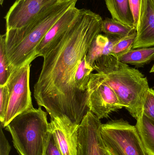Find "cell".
Instances as JSON below:
<instances>
[{
  "mask_svg": "<svg viewBox=\"0 0 154 155\" xmlns=\"http://www.w3.org/2000/svg\"><path fill=\"white\" fill-rule=\"evenodd\" d=\"M102 17L87 9L79 13L60 41L43 56L41 71L34 86V98L51 118L66 119L78 125L89 109L86 94L76 87L79 64L101 32Z\"/></svg>",
  "mask_w": 154,
  "mask_h": 155,
  "instance_id": "cell-1",
  "label": "cell"
},
{
  "mask_svg": "<svg viewBox=\"0 0 154 155\" xmlns=\"http://www.w3.org/2000/svg\"><path fill=\"white\" fill-rule=\"evenodd\" d=\"M78 0L58 1L43 8L30 24L5 32V48L12 72L34 56L36 49L50 29Z\"/></svg>",
  "mask_w": 154,
  "mask_h": 155,
  "instance_id": "cell-2",
  "label": "cell"
},
{
  "mask_svg": "<svg viewBox=\"0 0 154 155\" xmlns=\"http://www.w3.org/2000/svg\"><path fill=\"white\" fill-rule=\"evenodd\" d=\"M117 96L124 107L137 120L143 116L144 104L150 88L147 78L140 71L113 55H103L93 64Z\"/></svg>",
  "mask_w": 154,
  "mask_h": 155,
  "instance_id": "cell-3",
  "label": "cell"
},
{
  "mask_svg": "<svg viewBox=\"0 0 154 155\" xmlns=\"http://www.w3.org/2000/svg\"><path fill=\"white\" fill-rule=\"evenodd\" d=\"M20 155H43L49 137L47 113L42 107L17 115L5 127Z\"/></svg>",
  "mask_w": 154,
  "mask_h": 155,
  "instance_id": "cell-4",
  "label": "cell"
},
{
  "mask_svg": "<svg viewBox=\"0 0 154 155\" xmlns=\"http://www.w3.org/2000/svg\"><path fill=\"white\" fill-rule=\"evenodd\" d=\"M100 132L112 155H147L136 126L127 121L121 118L102 124Z\"/></svg>",
  "mask_w": 154,
  "mask_h": 155,
  "instance_id": "cell-5",
  "label": "cell"
},
{
  "mask_svg": "<svg viewBox=\"0 0 154 155\" xmlns=\"http://www.w3.org/2000/svg\"><path fill=\"white\" fill-rule=\"evenodd\" d=\"M34 56L12 73L7 84L10 100L4 120L1 123L3 128L18 115L33 108L30 90V77L31 63L37 58Z\"/></svg>",
  "mask_w": 154,
  "mask_h": 155,
  "instance_id": "cell-6",
  "label": "cell"
},
{
  "mask_svg": "<svg viewBox=\"0 0 154 155\" xmlns=\"http://www.w3.org/2000/svg\"><path fill=\"white\" fill-rule=\"evenodd\" d=\"M86 105L99 119L124 107L114 90L100 74H91L86 89Z\"/></svg>",
  "mask_w": 154,
  "mask_h": 155,
  "instance_id": "cell-7",
  "label": "cell"
},
{
  "mask_svg": "<svg viewBox=\"0 0 154 155\" xmlns=\"http://www.w3.org/2000/svg\"><path fill=\"white\" fill-rule=\"evenodd\" d=\"M101 125L100 119L89 110L79 126L77 155H104Z\"/></svg>",
  "mask_w": 154,
  "mask_h": 155,
  "instance_id": "cell-8",
  "label": "cell"
},
{
  "mask_svg": "<svg viewBox=\"0 0 154 155\" xmlns=\"http://www.w3.org/2000/svg\"><path fill=\"white\" fill-rule=\"evenodd\" d=\"M59 0H16L5 17L6 31L26 26L46 6Z\"/></svg>",
  "mask_w": 154,
  "mask_h": 155,
  "instance_id": "cell-9",
  "label": "cell"
},
{
  "mask_svg": "<svg viewBox=\"0 0 154 155\" xmlns=\"http://www.w3.org/2000/svg\"><path fill=\"white\" fill-rule=\"evenodd\" d=\"M79 126L67 119L51 118L49 131L62 155H77Z\"/></svg>",
  "mask_w": 154,
  "mask_h": 155,
  "instance_id": "cell-10",
  "label": "cell"
},
{
  "mask_svg": "<svg viewBox=\"0 0 154 155\" xmlns=\"http://www.w3.org/2000/svg\"><path fill=\"white\" fill-rule=\"evenodd\" d=\"M80 11V9L73 6L57 21L36 48L37 57H43L60 41L78 15Z\"/></svg>",
  "mask_w": 154,
  "mask_h": 155,
  "instance_id": "cell-11",
  "label": "cell"
},
{
  "mask_svg": "<svg viewBox=\"0 0 154 155\" xmlns=\"http://www.w3.org/2000/svg\"><path fill=\"white\" fill-rule=\"evenodd\" d=\"M136 31L133 49L154 47V5L152 0H142Z\"/></svg>",
  "mask_w": 154,
  "mask_h": 155,
  "instance_id": "cell-12",
  "label": "cell"
},
{
  "mask_svg": "<svg viewBox=\"0 0 154 155\" xmlns=\"http://www.w3.org/2000/svg\"><path fill=\"white\" fill-rule=\"evenodd\" d=\"M112 18L126 25L135 26L128 0H105ZM136 28V27H135Z\"/></svg>",
  "mask_w": 154,
  "mask_h": 155,
  "instance_id": "cell-13",
  "label": "cell"
},
{
  "mask_svg": "<svg viewBox=\"0 0 154 155\" xmlns=\"http://www.w3.org/2000/svg\"><path fill=\"white\" fill-rule=\"evenodd\" d=\"M118 60L136 67H143L154 61V47L132 49Z\"/></svg>",
  "mask_w": 154,
  "mask_h": 155,
  "instance_id": "cell-14",
  "label": "cell"
},
{
  "mask_svg": "<svg viewBox=\"0 0 154 155\" xmlns=\"http://www.w3.org/2000/svg\"><path fill=\"white\" fill-rule=\"evenodd\" d=\"M147 155H154V125L143 114L136 125Z\"/></svg>",
  "mask_w": 154,
  "mask_h": 155,
  "instance_id": "cell-15",
  "label": "cell"
},
{
  "mask_svg": "<svg viewBox=\"0 0 154 155\" xmlns=\"http://www.w3.org/2000/svg\"><path fill=\"white\" fill-rule=\"evenodd\" d=\"M134 26L124 24L113 18H106L103 20L101 32L106 35L123 38L136 31Z\"/></svg>",
  "mask_w": 154,
  "mask_h": 155,
  "instance_id": "cell-16",
  "label": "cell"
},
{
  "mask_svg": "<svg viewBox=\"0 0 154 155\" xmlns=\"http://www.w3.org/2000/svg\"><path fill=\"white\" fill-rule=\"evenodd\" d=\"M94 71L93 66L90 65L87 62L86 54L79 64L75 75L76 87L82 93L86 94L88 84Z\"/></svg>",
  "mask_w": 154,
  "mask_h": 155,
  "instance_id": "cell-17",
  "label": "cell"
},
{
  "mask_svg": "<svg viewBox=\"0 0 154 155\" xmlns=\"http://www.w3.org/2000/svg\"><path fill=\"white\" fill-rule=\"evenodd\" d=\"M109 39L107 35L99 34L92 42L86 54L88 63L93 66L95 62L105 54L106 48Z\"/></svg>",
  "mask_w": 154,
  "mask_h": 155,
  "instance_id": "cell-18",
  "label": "cell"
},
{
  "mask_svg": "<svg viewBox=\"0 0 154 155\" xmlns=\"http://www.w3.org/2000/svg\"><path fill=\"white\" fill-rule=\"evenodd\" d=\"M12 73L6 54L5 34L0 36V86L6 84Z\"/></svg>",
  "mask_w": 154,
  "mask_h": 155,
  "instance_id": "cell-19",
  "label": "cell"
},
{
  "mask_svg": "<svg viewBox=\"0 0 154 155\" xmlns=\"http://www.w3.org/2000/svg\"><path fill=\"white\" fill-rule=\"evenodd\" d=\"M137 36V31L130 35L121 38L114 46L110 55L118 58L125 54L133 49Z\"/></svg>",
  "mask_w": 154,
  "mask_h": 155,
  "instance_id": "cell-20",
  "label": "cell"
},
{
  "mask_svg": "<svg viewBox=\"0 0 154 155\" xmlns=\"http://www.w3.org/2000/svg\"><path fill=\"white\" fill-rule=\"evenodd\" d=\"M143 114L154 125V89L149 88L145 100Z\"/></svg>",
  "mask_w": 154,
  "mask_h": 155,
  "instance_id": "cell-21",
  "label": "cell"
},
{
  "mask_svg": "<svg viewBox=\"0 0 154 155\" xmlns=\"http://www.w3.org/2000/svg\"><path fill=\"white\" fill-rule=\"evenodd\" d=\"M10 100V93L7 84L0 86V121L4 120Z\"/></svg>",
  "mask_w": 154,
  "mask_h": 155,
  "instance_id": "cell-22",
  "label": "cell"
},
{
  "mask_svg": "<svg viewBox=\"0 0 154 155\" xmlns=\"http://www.w3.org/2000/svg\"><path fill=\"white\" fill-rule=\"evenodd\" d=\"M43 155H62L50 132Z\"/></svg>",
  "mask_w": 154,
  "mask_h": 155,
  "instance_id": "cell-23",
  "label": "cell"
},
{
  "mask_svg": "<svg viewBox=\"0 0 154 155\" xmlns=\"http://www.w3.org/2000/svg\"><path fill=\"white\" fill-rule=\"evenodd\" d=\"M132 14L134 20L136 29L138 25L140 17V8L142 0H128Z\"/></svg>",
  "mask_w": 154,
  "mask_h": 155,
  "instance_id": "cell-24",
  "label": "cell"
},
{
  "mask_svg": "<svg viewBox=\"0 0 154 155\" xmlns=\"http://www.w3.org/2000/svg\"><path fill=\"white\" fill-rule=\"evenodd\" d=\"M1 126L0 132V155H9L11 147L3 132Z\"/></svg>",
  "mask_w": 154,
  "mask_h": 155,
  "instance_id": "cell-25",
  "label": "cell"
},
{
  "mask_svg": "<svg viewBox=\"0 0 154 155\" xmlns=\"http://www.w3.org/2000/svg\"><path fill=\"white\" fill-rule=\"evenodd\" d=\"M112 155L106 149L105 147V151H104V155Z\"/></svg>",
  "mask_w": 154,
  "mask_h": 155,
  "instance_id": "cell-26",
  "label": "cell"
},
{
  "mask_svg": "<svg viewBox=\"0 0 154 155\" xmlns=\"http://www.w3.org/2000/svg\"><path fill=\"white\" fill-rule=\"evenodd\" d=\"M154 64L153 65L151 69V71H150V73H154Z\"/></svg>",
  "mask_w": 154,
  "mask_h": 155,
  "instance_id": "cell-27",
  "label": "cell"
},
{
  "mask_svg": "<svg viewBox=\"0 0 154 155\" xmlns=\"http://www.w3.org/2000/svg\"><path fill=\"white\" fill-rule=\"evenodd\" d=\"M4 1V0H0V3H1V5H2L3 4Z\"/></svg>",
  "mask_w": 154,
  "mask_h": 155,
  "instance_id": "cell-28",
  "label": "cell"
},
{
  "mask_svg": "<svg viewBox=\"0 0 154 155\" xmlns=\"http://www.w3.org/2000/svg\"><path fill=\"white\" fill-rule=\"evenodd\" d=\"M68 1V0H59V1Z\"/></svg>",
  "mask_w": 154,
  "mask_h": 155,
  "instance_id": "cell-29",
  "label": "cell"
},
{
  "mask_svg": "<svg viewBox=\"0 0 154 155\" xmlns=\"http://www.w3.org/2000/svg\"><path fill=\"white\" fill-rule=\"evenodd\" d=\"M152 2H153V3L154 5V0H152Z\"/></svg>",
  "mask_w": 154,
  "mask_h": 155,
  "instance_id": "cell-30",
  "label": "cell"
}]
</instances>
